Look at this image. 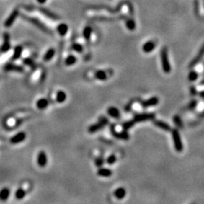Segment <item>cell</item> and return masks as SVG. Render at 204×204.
I'll list each match as a JSON object with an SVG mask.
<instances>
[{"label": "cell", "mask_w": 204, "mask_h": 204, "mask_svg": "<svg viewBox=\"0 0 204 204\" xmlns=\"http://www.w3.org/2000/svg\"><path fill=\"white\" fill-rule=\"evenodd\" d=\"M160 58H161V63L162 68L165 74H169L171 72L172 67L170 65L168 57V51L166 47L163 48L161 50V53H160Z\"/></svg>", "instance_id": "obj_1"}, {"label": "cell", "mask_w": 204, "mask_h": 204, "mask_svg": "<svg viewBox=\"0 0 204 204\" xmlns=\"http://www.w3.org/2000/svg\"><path fill=\"white\" fill-rule=\"evenodd\" d=\"M172 136L173 140L174 147L177 152H182L184 149V145L181 138L180 133L177 129H172Z\"/></svg>", "instance_id": "obj_2"}, {"label": "cell", "mask_w": 204, "mask_h": 204, "mask_svg": "<svg viewBox=\"0 0 204 204\" xmlns=\"http://www.w3.org/2000/svg\"><path fill=\"white\" fill-rule=\"evenodd\" d=\"M108 123H109V120H108V119L107 117H101L96 123L91 125L88 128V132L91 134L95 133L98 131L103 129L104 127L106 126L107 125H108Z\"/></svg>", "instance_id": "obj_3"}, {"label": "cell", "mask_w": 204, "mask_h": 204, "mask_svg": "<svg viewBox=\"0 0 204 204\" xmlns=\"http://www.w3.org/2000/svg\"><path fill=\"white\" fill-rule=\"evenodd\" d=\"M154 113H139V114H136L134 117L133 120L136 123H141V122H146V121H151V120H154L155 119Z\"/></svg>", "instance_id": "obj_4"}, {"label": "cell", "mask_w": 204, "mask_h": 204, "mask_svg": "<svg viewBox=\"0 0 204 204\" xmlns=\"http://www.w3.org/2000/svg\"><path fill=\"white\" fill-rule=\"evenodd\" d=\"M110 133L112 134V136L114 138L117 139H120V140H123V141H128L129 139V135L127 132V131L123 130L121 132H118L115 129V126L114 124H112L110 127Z\"/></svg>", "instance_id": "obj_5"}, {"label": "cell", "mask_w": 204, "mask_h": 204, "mask_svg": "<svg viewBox=\"0 0 204 204\" xmlns=\"http://www.w3.org/2000/svg\"><path fill=\"white\" fill-rule=\"evenodd\" d=\"M4 71L6 72H16V73H24V68L21 65H17L12 63H8L3 67Z\"/></svg>", "instance_id": "obj_6"}, {"label": "cell", "mask_w": 204, "mask_h": 204, "mask_svg": "<svg viewBox=\"0 0 204 204\" xmlns=\"http://www.w3.org/2000/svg\"><path fill=\"white\" fill-rule=\"evenodd\" d=\"M23 16H24V18L27 19V21H29L31 24H33V25H35L36 27H38L39 29L41 30L44 31L45 33H51V32L49 31V30H48L46 27L45 26L44 24H42L39 20H37V19H36V18H33V17H28V16H24V15H23Z\"/></svg>", "instance_id": "obj_7"}, {"label": "cell", "mask_w": 204, "mask_h": 204, "mask_svg": "<svg viewBox=\"0 0 204 204\" xmlns=\"http://www.w3.org/2000/svg\"><path fill=\"white\" fill-rule=\"evenodd\" d=\"M27 135L25 132H20L14 135V136H12L10 138V142L12 144H17L19 143L23 142V141L26 139Z\"/></svg>", "instance_id": "obj_8"}, {"label": "cell", "mask_w": 204, "mask_h": 204, "mask_svg": "<svg viewBox=\"0 0 204 204\" xmlns=\"http://www.w3.org/2000/svg\"><path fill=\"white\" fill-rule=\"evenodd\" d=\"M36 161H37V164L40 167H44L46 166L47 163H48V158H47V155L45 151H41L39 152Z\"/></svg>", "instance_id": "obj_9"}, {"label": "cell", "mask_w": 204, "mask_h": 204, "mask_svg": "<svg viewBox=\"0 0 204 204\" xmlns=\"http://www.w3.org/2000/svg\"><path fill=\"white\" fill-rule=\"evenodd\" d=\"M19 14V12L17 9L12 11L9 17L6 19V21H5V27H10L12 24H14L15 20L17 19V16Z\"/></svg>", "instance_id": "obj_10"}, {"label": "cell", "mask_w": 204, "mask_h": 204, "mask_svg": "<svg viewBox=\"0 0 204 204\" xmlns=\"http://www.w3.org/2000/svg\"><path fill=\"white\" fill-rule=\"evenodd\" d=\"M10 48V36H9V33H5L3 35V43L1 46V51L5 53V52H9Z\"/></svg>", "instance_id": "obj_11"}, {"label": "cell", "mask_w": 204, "mask_h": 204, "mask_svg": "<svg viewBox=\"0 0 204 204\" xmlns=\"http://www.w3.org/2000/svg\"><path fill=\"white\" fill-rule=\"evenodd\" d=\"M158 104H159V98L157 97H152L149 99L143 101L141 103V105L144 108H147L150 107L156 106Z\"/></svg>", "instance_id": "obj_12"}, {"label": "cell", "mask_w": 204, "mask_h": 204, "mask_svg": "<svg viewBox=\"0 0 204 204\" xmlns=\"http://www.w3.org/2000/svg\"><path fill=\"white\" fill-rule=\"evenodd\" d=\"M204 56V45H203L202 47H201L200 50L199 51V52H198V54H197V56L195 57L194 58V60L190 62V66L189 67L191 68V67H194V66H196L197 64V63H199L201 59L203 58Z\"/></svg>", "instance_id": "obj_13"}, {"label": "cell", "mask_w": 204, "mask_h": 204, "mask_svg": "<svg viewBox=\"0 0 204 204\" xmlns=\"http://www.w3.org/2000/svg\"><path fill=\"white\" fill-rule=\"evenodd\" d=\"M153 121H154V125L156 127H158V128H160V129H163V130L164 131H167V132L171 131V127H170V125H169L168 123H167L161 121V120H154Z\"/></svg>", "instance_id": "obj_14"}, {"label": "cell", "mask_w": 204, "mask_h": 204, "mask_svg": "<svg viewBox=\"0 0 204 204\" xmlns=\"http://www.w3.org/2000/svg\"><path fill=\"white\" fill-rule=\"evenodd\" d=\"M107 112L108 115L111 117L112 118L117 119V120L120 118V111L119 110L118 108L115 107H108Z\"/></svg>", "instance_id": "obj_15"}, {"label": "cell", "mask_w": 204, "mask_h": 204, "mask_svg": "<svg viewBox=\"0 0 204 204\" xmlns=\"http://www.w3.org/2000/svg\"><path fill=\"white\" fill-rule=\"evenodd\" d=\"M113 174V172L109 169L106 168H99L97 171V175L101 177H105V178H108L110 177Z\"/></svg>", "instance_id": "obj_16"}, {"label": "cell", "mask_w": 204, "mask_h": 204, "mask_svg": "<svg viewBox=\"0 0 204 204\" xmlns=\"http://www.w3.org/2000/svg\"><path fill=\"white\" fill-rule=\"evenodd\" d=\"M155 48V43L153 41H148L143 45L142 50L145 53H150Z\"/></svg>", "instance_id": "obj_17"}, {"label": "cell", "mask_w": 204, "mask_h": 204, "mask_svg": "<svg viewBox=\"0 0 204 204\" xmlns=\"http://www.w3.org/2000/svg\"><path fill=\"white\" fill-rule=\"evenodd\" d=\"M23 53V47L21 45H17V46L14 48V52H13V55H12V60L16 61L18 60L19 58H21V55Z\"/></svg>", "instance_id": "obj_18"}, {"label": "cell", "mask_w": 204, "mask_h": 204, "mask_svg": "<svg viewBox=\"0 0 204 204\" xmlns=\"http://www.w3.org/2000/svg\"><path fill=\"white\" fill-rule=\"evenodd\" d=\"M113 194H114V197H115L117 199L122 200L123 199L124 197H125V195H126V190H125V189L123 188V187H119V188L116 189V190H114Z\"/></svg>", "instance_id": "obj_19"}, {"label": "cell", "mask_w": 204, "mask_h": 204, "mask_svg": "<svg viewBox=\"0 0 204 204\" xmlns=\"http://www.w3.org/2000/svg\"><path fill=\"white\" fill-rule=\"evenodd\" d=\"M36 107L40 110H44L48 107V100L45 99V98H40V99L36 101Z\"/></svg>", "instance_id": "obj_20"}, {"label": "cell", "mask_w": 204, "mask_h": 204, "mask_svg": "<svg viewBox=\"0 0 204 204\" xmlns=\"http://www.w3.org/2000/svg\"><path fill=\"white\" fill-rule=\"evenodd\" d=\"M10 190L7 187H4L2 190H0V200L5 201L9 199V196H10Z\"/></svg>", "instance_id": "obj_21"}, {"label": "cell", "mask_w": 204, "mask_h": 204, "mask_svg": "<svg viewBox=\"0 0 204 204\" xmlns=\"http://www.w3.org/2000/svg\"><path fill=\"white\" fill-rule=\"evenodd\" d=\"M55 99H56V101L58 103H63L67 99V94L63 91H58L56 94Z\"/></svg>", "instance_id": "obj_22"}, {"label": "cell", "mask_w": 204, "mask_h": 204, "mask_svg": "<svg viewBox=\"0 0 204 204\" xmlns=\"http://www.w3.org/2000/svg\"><path fill=\"white\" fill-rule=\"evenodd\" d=\"M94 78L100 81H105L107 79V75L106 73L103 71H98L94 73Z\"/></svg>", "instance_id": "obj_23"}, {"label": "cell", "mask_w": 204, "mask_h": 204, "mask_svg": "<svg viewBox=\"0 0 204 204\" xmlns=\"http://www.w3.org/2000/svg\"><path fill=\"white\" fill-rule=\"evenodd\" d=\"M40 11L42 12V13H43V14H45V15L46 16V17H49V18L53 19V20H57V19H59V17H58L56 14H54L53 12H50V11L48 10V9H44V8H40Z\"/></svg>", "instance_id": "obj_24"}, {"label": "cell", "mask_w": 204, "mask_h": 204, "mask_svg": "<svg viewBox=\"0 0 204 204\" xmlns=\"http://www.w3.org/2000/svg\"><path fill=\"white\" fill-rule=\"evenodd\" d=\"M55 54V50L54 48H49V49L45 52V54L43 56V61H49L52 59Z\"/></svg>", "instance_id": "obj_25"}, {"label": "cell", "mask_w": 204, "mask_h": 204, "mask_svg": "<svg viewBox=\"0 0 204 204\" xmlns=\"http://www.w3.org/2000/svg\"><path fill=\"white\" fill-rule=\"evenodd\" d=\"M23 63L24 65L30 67L31 69H35L36 67V62L33 59H31L30 58H25L23 59Z\"/></svg>", "instance_id": "obj_26"}, {"label": "cell", "mask_w": 204, "mask_h": 204, "mask_svg": "<svg viewBox=\"0 0 204 204\" xmlns=\"http://www.w3.org/2000/svg\"><path fill=\"white\" fill-rule=\"evenodd\" d=\"M57 30H58V33L60 34V36H65L66 33H67V31H68V27H67V24H61L60 25H58Z\"/></svg>", "instance_id": "obj_27"}, {"label": "cell", "mask_w": 204, "mask_h": 204, "mask_svg": "<svg viewBox=\"0 0 204 204\" xmlns=\"http://www.w3.org/2000/svg\"><path fill=\"white\" fill-rule=\"evenodd\" d=\"M76 61H77L76 57L73 55H69L68 57H67V58L65 59V61L64 62H65V64L67 66H72L74 65V63H76Z\"/></svg>", "instance_id": "obj_28"}, {"label": "cell", "mask_w": 204, "mask_h": 204, "mask_svg": "<svg viewBox=\"0 0 204 204\" xmlns=\"http://www.w3.org/2000/svg\"><path fill=\"white\" fill-rule=\"evenodd\" d=\"M14 196H15L16 199L22 200L23 198H24V197L26 196V190H24V189L21 188V187H20V188H18L16 190Z\"/></svg>", "instance_id": "obj_29"}, {"label": "cell", "mask_w": 204, "mask_h": 204, "mask_svg": "<svg viewBox=\"0 0 204 204\" xmlns=\"http://www.w3.org/2000/svg\"><path fill=\"white\" fill-rule=\"evenodd\" d=\"M135 124H136V122H135L133 120V119H132V120H129V121H126V122L123 123L122 125V127L123 129V130L128 131L129 129H130L131 128H132V127L135 125Z\"/></svg>", "instance_id": "obj_30"}, {"label": "cell", "mask_w": 204, "mask_h": 204, "mask_svg": "<svg viewBox=\"0 0 204 204\" xmlns=\"http://www.w3.org/2000/svg\"><path fill=\"white\" fill-rule=\"evenodd\" d=\"M92 28L89 27H85V29L83 30V33H82V34H83V36H84V38L86 40H89L92 36Z\"/></svg>", "instance_id": "obj_31"}, {"label": "cell", "mask_w": 204, "mask_h": 204, "mask_svg": "<svg viewBox=\"0 0 204 204\" xmlns=\"http://www.w3.org/2000/svg\"><path fill=\"white\" fill-rule=\"evenodd\" d=\"M125 25H126V27L128 28V30H129L131 31L134 30L136 29V22H135L133 20H132V19H129V20L126 21V23H125Z\"/></svg>", "instance_id": "obj_32"}, {"label": "cell", "mask_w": 204, "mask_h": 204, "mask_svg": "<svg viewBox=\"0 0 204 204\" xmlns=\"http://www.w3.org/2000/svg\"><path fill=\"white\" fill-rule=\"evenodd\" d=\"M71 48H72L74 51L75 52H78V53H81L83 51V47L81 44H79V43H74V44L72 45L71 46Z\"/></svg>", "instance_id": "obj_33"}, {"label": "cell", "mask_w": 204, "mask_h": 204, "mask_svg": "<svg viewBox=\"0 0 204 204\" xmlns=\"http://www.w3.org/2000/svg\"><path fill=\"white\" fill-rule=\"evenodd\" d=\"M198 79V74L196 71H190L188 74V79L190 82H194Z\"/></svg>", "instance_id": "obj_34"}, {"label": "cell", "mask_w": 204, "mask_h": 204, "mask_svg": "<svg viewBox=\"0 0 204 204\" xmlns=\"http://www.w3.org/2000/svg\"><path fill=\"white\" fill-rule=\"evenodd\" d=\"M116 161H117V156H116L114 154L110 155V156L107 158V160H106V163H107L108 165L114 164V163H116Z\"/></svg>", "instance_id": "obj_35"}, {"label": "cell", "mask_w": 204, "mask_h": 204, "mask_svg": "<svg viewBox=\"0 0 204 204\" xmlns=\"http://www.w3.org/2000/svg\"><path fill=\"white\" fill-rule=\"evenodd\" d=\"M173 121L174 123H175V125L178 127H179V128H182V127L183 126V123H182V120H181V118L178 117V116H175V117H174Z\"/></svg>", "instance_id": "obj_36"}, {"label": "cell", "mask_w": 204, "mask_h": 204, "mask_svg": "<svg viewBox=\"0 0 204 204\" xmlns=\"http://www.w3.org/2000/svg\"><path fill=\"white\" fill-rule=\"evenodd\" d=\"M104 163H105V160H104L102 156H98V158H96L95 161H94L95 166H96L97 167H102V165L104 164Z\"/></svg>", "instance_id": "obj_37"}, {"label": "cell", "mask_w": 204, "mask_h": 204, "mask_svg": "<svg viewBox=\"0 0 204 204\" xmlns=\"http://www.w3.org/2000/svg\"><path fill=\"white\" fill-rule=\"evenodd\" d=\"M190 94H192V95H196V94H197V89H196L195 87H194V86L190 88Z\"/></svg>", "instance_id": "obj_38"}, {"label": "cell", "mask_w": 204, "mask_h": 204, "mask_svg": "<svg viewBox=\"0 0 204 204\" xmlns=\"http://www.w3.org/2000/svg\"><path fill=\"white\" fill-rule=\"evenodd\" d=\"M197 101H193L190 104V105H189V107L194 108L196 107V105H197Z\"/></svg>", "instance_id": "obj_39"}, {"label": "cell", "mask_w": 204, "mask_h": 204, "mask_svg": "<svg viewBox=\"0 0 204 204\" xmlns=\"http://www.w3.org/2000/svg\"><path fill=\"white\" fill-rule=\"evenodd\" d=\"M39 3H40V4H43V3H45V2H46V0H36Z\"/></svg>", "instance_id": "obj_40"}, {"label": "cell", "mask_w": 204, "mask_h": 204, "mask_svg": "<svg viewBox=\"0 0 204 204\" xmlns=\"http://www.w3.org/2000/svg\"><path fill=\"white\" fill-rule=\"evenodd\" d=\"M200 96L204 99V91H202V92H200Z\"/></svg>", "instance_id": "obj_41"}]
</instances>
